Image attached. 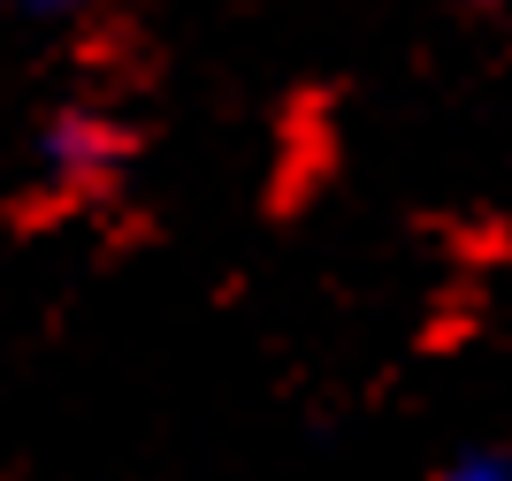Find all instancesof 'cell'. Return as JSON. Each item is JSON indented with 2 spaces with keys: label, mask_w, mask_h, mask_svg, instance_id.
Here are the masks:
<instances>
[{
  "label": "cell",
  "mask_w": 512,
  "mask_h": 481,
  "mask_svg": "<svg viewBox=\"0 0 512 481\" xmlns=\"http://www.w3.org/2000/svg\"><path fill=\"white\" fill-rule=\"evenodd\" d=\"M39 146H46V168H54L62 184H85V176H100V168H107L115 130H107L100 115H54Z\"/></svg>",
  "instance_id": "1"
},
{
  "label": "cell",
  "mask_w": 512,
  "mask_h": 481,
  "mask_svg": "<svg viewBox=\"0 0 512 481\" xmlns=\"http://www.w3.org/2000/svg\"><path fill=\"white\" fill-rule=\"evenodd\" d=\"M444 481H512V466L505 459H467V466H451Z\"/></svg>",
  "instance_id": "2"
},
{
  "label": "cell",
  "mask_w": 512,
  "mask_h": 481,
  "mask_svg": "<svg viewBox=\"0 0 512 481\" xmlns=\"http://www.w3.org/2000/svg\"><path fill=\"white\" fill-rule=\"evenodd\" d=\"M31 16H77V8H92V0H23Z\"/></svg>",
  "instance_id": "3"
}]
</instances>
